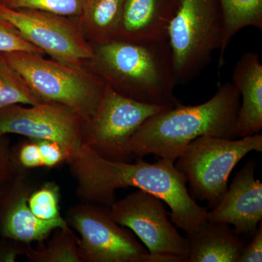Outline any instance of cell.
<instances>
[{"mask_svg": "<svg viewBox=\"0 0 262 262\" xmlns=\"http://www.w3.org/2000/svg\"><path fill=\"white\" fill-rule=\"evenodd\" d=\"M6 1L7 0H0V4H4Z\"/></svg>", "mask_w": 262, "mask_h": 262, "instance_id": "28", "label": "cell"}, {"mask_svg": "<svg viewBox=\"0 0 262 262\" xmlns=\"http://www.w3.org/2000/svg\"><path fill=\"white\" fill-rule=\"evenodd\" d=\"M180 0H125L116 39L168 40V29Z\"/></svg>", "mask_w": 262, "mask_h": 262, "instance_id": "14", "label": "cell"}, {"mask_svg": "<svg viewBox=\"0 0 262 262\" xmlns=\"http://www.w3.org/2000/svg\"><path fill=\"white\" fill-rule=\"evenodd\" d=\"M125 0H87L77 18L84 37L98 45L116 39Z\"/></svg>", "mask_w": 262, "mask_h": 262, "instance_id": "17", "label": "cell"}, {"mask_svg": "<svg viewBox=\"0 0 262 262\" xmlns=\"http://www.w3.org/2000/svg\"><path fill=\"white\" fill-rule=\"evenodd\" d=\"M60 188L54 182H47L34 189L27 199L29 209L39 220L52 221L61 218Z\"/></svg>", "mask_w": 262, "mask_h": 262, "instance_id": "21", "label": "cell"}, {"mask_svg": "<svg viewBox=\"0 0 262 262\" xmlns=\"http://www.w3.org/2000/svg\"><path fill=\"white\" fill-rule=\"evenodd\" d=\"M0 137V187L9 184L20 171L19 165H17L6 144Z\"/></svg>", "mask_w": 262, "mask_h": 262, "instance_id": "25", "label": "cell"}, {"mask_svg": "<svg viewBox=\"0 0 262 262\" xmlns=\"http://www.w3.org/2000/svg\"><path fill=\"white\" fill-rule=\"evenodd\" d=\"M232 82L242 101L237 122V138L258 134L262 128V64L259 54L248 52L234 66Z\"/></svg>", "mask_w": 262, "mask_h": 262, "instance_id": "15", "label": "cell"}, {"mask_svg": "<svg viewBox=\"0 0 262 262\" xmlns=\"http://www.w3.org/2000/svg\"><path fill=\"white\" fill-rule=\"evenodd\" d=\"M25 52L42 55L46 53L29 42L13 24L0 16V53Z\"/></svg>", "mask_w": 262, "mask_h": 262, "instance_id": "23", "label": "cell"}, {"mask_svg": "<svg viewBox=\"0 0 262 262\" xmlns=\"http://www.w3.org/2000/svg\"><path fill=\"white\" fill-rule=\"evenodd\" d=\"M41 103L26 83L0 53V108L11 105H32Z\"/></svg>", "mask_w": 262, "mask_h": 262, "instance_id": "20", "label": "cell"}, {"mask_svg": "<svg viewBox=\"0 0 262 262\" xmlns=\"http://www.w3.org/2000/svg\"><path fill=\"white\" fill-rule=\"evenodd\" d=\"M18 162L20 166L24 168H35L43 167L40 152L37 141L30 139L19 149Z\"/></svg>", "mask_w": 262, "mask_h": 262, "instance_id": "26", "label": "cell"}, {"mask_svg": "<svg viewBox=\"0 0 262 262\" xmlns=\"http://www.w3.org/2000/svg\"><path fill=\"white\" fill-rule=\"evenodd\" d=\"M253 151L261 152V134L239 139L201 136L185 148L174 165L189 183L191 196L213 208L227 190L234 167Z\"/></svg>", "mask_w": 262, "mask_h": 262, "instance_id": "6", "label": "cell"}, {"mask_svg": "<svg viewBox=\"0 0 262 262\" xmlns=\"http://www.w3.org/2000/svg\"><path fill=\"white\" fill-rule=\"evenodd\" d=\"M256 166L251 160L237 172L207 220L233 226L237 235H253L262 220V183L255 179Z\"/></svg>", "mask_w": 262, "mask_h": 262, "instance_id": "12", "label": "cell"}, {"mask_svg": "<svg viewBox=\"0 0 262 262\" xmlns=\"http://www.w3.org/2000/svg\"><path fill=\"white\" fill-rule=\"evenodd\" d=\"M10 184L11 190L1 220L2 233L5 237L24 244L42 242L53 231L69 226L63 217L43 221L33 214L27 199L34 187L24 170H20Z\"/></svg>", "mask_w": 262, "mask_h": 262, "instance_id": "13", "label": "cell"}, {"mask_svg": "<svg viewBox=\"0 0 262 262\" xmlns=\"http://www.w3.org/2000/svg\"><path fill=\"white\" fill-rule=\"evenodd\" d=\"M262 261V224L260 222L251 242L246 245L237 262Z\"/></svg>", "mask_w": 262, "mask_h": 262, "instance_id": "27", "label": "cell"}, {"mask_svg": "<svg viewBox=\"0 0 262 262\" xmlns=\"http://www.w3.org/2000/svg\"><path fill=\"white\" fill-rule=\"evenodd\" d=\"M241 101L235 86L227 82L205 103H179L147 119L129 141V151L135 159L153 155L175 163L185 148L201 136L237 139Z\"/></svg>", "mask_w": 262, "mask_h": 262, "instance_id": "2", "label": "cell"}, {"mask_svg": "<svg viewBox=\"0 0 262 262\" xmlns=\"http://www.w3.org/2000/svg\"><path fill=\"white\" fill-rule=\"evenodd\" d=\"M67 162L77 182V195L84 203L110 206L117 189L135 187L167 203L169 219L187 234L207 220L208 209L191 196L185 179L170 160L160 158L149 163L138 158L135 163L111 161L84 144Z\"/></svg>", "mask_w": 262, "mask_h": 262, "instance_id": "1", "label": "cell"}, {"mask_svg": "<svg viewBox=\"0 0 262 262\" xmlns=\"http://www.w3.org/2000/svg\"><path fill=\"white\" fill-rule=\"evenodd\" d=\"M222 38L219 0H180L168 34L177 85L194 80L210 64Z\"/></svg>", "mask_w": 262, "mask_h": 262, "instance_id": "5", "label": "cell"}, {"mask_svg": "<svg viewBox=\"0 0 262 262\" xmlns=\"http://www.w3.org/2000/svg\"><path fill=\"white\" fill-rule=\"evenodd\" d=\"M108 213L122 227L130 229L151 255H170L187 262L189 246L169 220L163 201L149 192L130 193L108 206Z\"/></svg>", "mask_w": 262, "mask_h": 262, "instance_id": "10", "label": "cell"}, {"mask_svg": "<svg viewBox=\"0 0 262 262\" xmlns=\"http://www.w3.org/2000/svg\"><path fill=\"white\" fill-rule=\"evenodd\" d=\"M186 238L187 262H237L246 246L229 225L208 220Z\"/></svg>", "mask_w": 262, "mask_h": 262, "instance_id": "16", "label": "cell"}, {"mask_svg": "<svg viewBox=\"0 0 262 262\" xmlns=\"http://www.w3.org/2000/svg\"><path fill=\"white\" fill-rule=\"evenodd\" d=\"M37 141L43 166L52 168L67 160L64 150L54 141L45 139H34Z\"/></svg>", "mask_w": 262, "mask_h": 262, "instance_id": "24", "label": "cell"}, {"mask_svg": "<svg viewBox=\"0 0 262 262\" xmlns=\"http://www.w3.org/2000/svg\"><path fill=\"white\" fill-rule=\"evenodd\" d=\"M67 222L80 234L77 246L82 261L151 262L148 250L101 205L83 202L72 207Z\"/></svg>", "mask_w": 262, "mask_h": 262, "instance_id": "8", "label": "cell"}, {"mask_svg": "<svg viewBox=\"0 0 262 262\" xmlns=\"http://www.w3.org/2000/svg\"><path fill=\"white\" fill-rule=\"evenodd\" d=\"M222 17L220 66L234 36L248 27L262 29V0H219Z\"/></svg>", "mask_w": 262, "mask_h": 262, "instance_id": "18", "label": "cell"}, {"mask_svg": "<svg viewBox=\"0 0 262 262\" xmlns=\"http://www.w3.org/2000/svg\"><path fill=\"white\" fill-rule=\"evenodd\" d=\"M173 106L139 102L106 84L96 111L86 123L84 144L105 159L130 163L135 158L129 151L128 143L136 130L149 117Z\"/></svg>", "mask_w": 262, "mask_h": 262, "instance_id": "7", "label": "cell"}, {"mask_svg": "<svg viewBox=\"0 0 262 262\" xmlns=\"http://www.w3.org/2000/svg\"><path fill=\"white\" fill-rule=\"evenodd\" d=\"M86 123L77 112L59 103L41 102L29 107L15 104L0 108V137L15 134L54 141L64 150L67 160L84 144Z\"/></svg>", "mask_w": 262, "mask_h": 262, "instance_id": "11", "label": "cell"}, {"mask_svg": "<svg viewBox=\"0 0 262 262\" xmlns=\"http://www.w3.org/2000/svg\"><path fill=\"white\" fill-rule=\"evenodd\" d=\"M0 16L18 29L24 37L53 59L84 67L94 53L77 18L43 10L9 8L0 4Z\"/></svg>", "mask_w": 262, "mask_h": 262, "instance_id": "9", "label": "cell"}, {"mask_svg": "<svg viewBox=\"0 0 262 262\" xmlns=\"http://www.w3.org/2000/svg\"><path fill=\"white\" fill-rule=\"evenodd\" d=\"M47 247L35 250L28 247L26 255L30 261L36 262H82L77 237L70 227L58 228Z\"/></svg>", "mask_w": 262, "mask_h": 262, "instance_id": "19", "label": "cell"}, {"mask_svg": "<svg viewBox=\"0 0 262 262\" xmlns=\"http://www.w3.org/2000/svg\"><path fill=\"white\" fill-rule=\"evenodd\" d=\"M94 53L84 67L115 91L148 104L177 106V87L168 40L115 39L92 45Z\"/></svg>", "mask_w": 262, "mask_h": 262, "instance_id": "3", "label": "cell"}, {"mask_svg": "<svg viewBox=\"0 0 262 262\" xmlns=\"http://www.w3.org/2000/svg\"><path fill=\"white\" fill-rule=\"evenodd\" d=\"M87 0H7L9 8L43 10L70 18H78Z\"/></svg>", "mask_w": 262, "mask_h": 262, "instance_id": "22", "label": "cell"}, {"mask_svg": "<svg viewBox=\"0 0 262 262\" xmlns=\"http://www.w3.org/2000/svg\"><path fill=\"white\" fill-rule=\"evenodd\" d=\"M41 102L66 105L89 121L106 83L86 67H77L42 55L25 52L3 53Z\"/></svg>", "mask_w": 262, "mask_h": 262, "instance_id": "4", "label": "cell"}]
</instances>
